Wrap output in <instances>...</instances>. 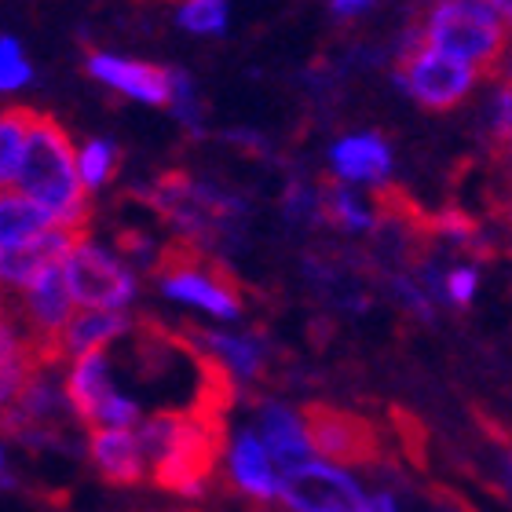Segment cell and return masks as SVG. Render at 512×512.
Wrapping results in <instances>:
<instances>
[{"instance_id": "f546056e", "label": "cell", "mask_w": 512, "mask_h": 512, "mask_svg": "<svg viewBox=\"0 0 512 512\" xmlns=\"http://www.w3.org/2000/svg\"><path fill=\"white\" fill-rule=\"evenodd\" d=\"M509 469H512V443H509Z\"/></svg>"}, {"instance_id": "4dcf8cb0", "label": "cell", "mask_w": 512, "mask_h": 512, "mask_svg": "<svg viewBox=\"0 0 512 512\" xmlns=\"http://www.w3.org/2000/svg\"><path fill=\"white\" fill-rule=\"evenodd\" d=\"M505 224H509V227H512V216H505Z\"/></svg>"}, {"instance_id": "8fae6325", "label": "cell", "mask_w": 512, "mask_h": 512, "mask_svg": "<svg viewBox=\"0 0 512 512\" xmlns=\"http://www.w3.org/2000/svg\"><path fill=\"white\" fill-rule=\"evenodd\" d=\"M88 74L99 77L103 85L118 88L125 96L150 103V107H169L172 103V70L158 63H132V59H114V55H92Z\"/></svg>"}, {"instance_id": "5bb4252c", "label": "cell", "mask_w": 512, "mask_h": 512, "mask_svg": "<svg viewBox=\"0 0 512 512\" xmlns=\"http://www.w3.org/2000/svg\"><path fill=\"white\" fill-rule=\"evenodd\" d=\"M260 443H264L271 465L282 472L300 469L311 461L308 436H304V425L300 417L282 403H264L260 406Z\"/></svg>"}, {"instance_id": "484cf974", "label": "cell", "mask_w": 512, "mask_h": 512, "mask_svg": "<svg viewBox=\"0 0 512 512\" xmlns=\"http://www.w3.org/2000/svg\"><path fill=\"white\" fill-rule=\"evenodd\" d=\"M487 8L502 19V26L505 30H512V0H487Z\"/></svg>"}, {"instance_id": "277c9868", "label": "cell", "mask_w": 512, "mask_h": 512, "mask_svg": "<svg viewBox=\"0 0 512 512\" xmlns=\"http://www.w3.org/2000/svg\"><path fill=\"white\" fill-rule=\"evenodd\" d=\"M417 33L436 52L469 63L480 77L498 74L509 48V30L487 8V0H436Z\"/></svg>"}, {"instance_id": "ffe728a7", "label": "cell", "mask_w": 512, "mask_h": 512, "mask_svg": "<svg viewBox=\"0 0 512 512\" xmlns=\"http://www.w3.org/2000/svg\"><path fill=\"white\" fill-rule=\"evenodd\" d=\"M33 118H37L33 107L0 110V191H8L11 183H19L22 150H26V136H30Z\"/></svg>"}, {"instance_id": "ac0fdd59", "label": "cell", "mask_w": 512, "mask_h": 512, "mask_svg": "<svg viewBox=\"0 0 512 512\" xmlns=\"http://www.w3.org/2000/svg\"><path fill=\"white\" fill-rule=\"evenodd\" d=\"M315 213L326 224L341 227V231H374L377 227V209L370 202H363L352 187H344L341 180H326L319 187L315 198Z\"/></svg>"}, {"instance_id": "2e32d148", "label": "cell", "mask_w": 512, "mask_h": 512, "mask_svg": "<svg viewBox=\"0 0 512 512\" xmlns=\"http://www.w3.org/2000/svg\"><path fill=\"white\" fill-rule=\"evenodd\" d=\"M110 388H114V384H110L107 348H99V352L77 355L74 370H70V377H66V384H63V399L70 403L77 421L88 428L92 425V414H96L99 399H103Z\"/></svg>"}, {"instance_id": "f1b7e54d", "label": "cell", "mask_w": 512, "mask_h": 512, "mask_svg": "<svg viewBox=\"0 0 512 512\" xmlns=\"http://www.w3.org/2000/svg\"><path fill=\"white\" fill-rule=\"evenodd\" d=\"M505 88H512V55H509V63H505Z\"/></svg>"}, {"instance_id": "d6986e66", "label": "cell", "mask_w": 512, "mask_h": 512, "mask_svg": "<svg viewBox=\"0 0 512 512\" xmlns=\"http://www.w3.org/2000/svg\"><path fill=\"white\" fill-rule=\"evenodd\" d=\"M52 224V216L44 213L37 202H30L26 194L0 191V249L22 246V242L44 235Z\"/></svg>"}, {"instance_id": "6da1fadb", "label": "cell", "mask_w": 512, "mask_h": 512, "mask_svg": "<svg viewBox=\"0 0 512 512\" xmlns=\"http://www.w3.org/2000/svg\"><path fill=\"white\" fill-rule=\"evenodd\" d=\"M136 439L158 491L198 498L227 450V417L202 406H165L139 425Z\"/></svg>"}, {"instance_id": "83f0119b", "label": "cell", "mask_w": 512, "mask_h": 512, "mask_svg": "<svg viewBox=\"0 0 512 512\" xmlns=\"http://www.w3.org/2000/svg\"><path fill=\"white\" fill-rule=\"evenodd\" d=\"M11 483V476H8V469H4V450H0V487H8Z\"/></svg>"}, {"instance_id": "7402d4cb", "label": "cell", "mask_w": 512, "mask_h": 512, "mask_svg": "<svg viewBox=\"0 0 512 512\" xmlns=\"http://www.w3.org/2000/svg\"><path fill=\"white\" fill-rule=\"evenodd\" d=\"M180 22L191 33H220L227 26V0H187Z\"/></svg>"}, {"instance_id": "44dd1931", "label": "cell", "mask_w": 512, "mask_h": 512, "mask_svg": "<svg viewBox=\"0 0 512 512\" xmlns=\"http://www.w3.org/2000/svg\"><path fill=\"white\" fill-rule=\"evenodd\" d=\"M118 147L110 143V139H92L85 150H81V161H77V169H81V183L85 187H99V183H107L114 172H118Z\"/></svg>"}, {"instance_id": "3957f363", "label": "cell", "mask_w": 512, "mask_h": 512, "mask_svg": "<svg viewBox=\"0 0 512 512\" xmlns=\"http://www.w3.org/2000/svg\"><path fill=\"white\" fill-rule=\"evenodd\" d=\"M150 275L158 278L165 297L194 304L216 319H238L242 315V282L227 264L202 249L191 235L172 238L150 264Z\"/></svg>"}, {"instance_id": "603a6c76", "label": "cell", "mask_w": 512, "mask_h": 512, "mask_svg": "<svg viewBox=\"0 0 512 512\" xmlns=\"http://www.w3.org/2000/svg\"><path fill=\"white\" fill-rule=\"evenodd\" d=\"M136 421H139V406L132 403L128 395L110 388V392L99 399L96 414H92V425L88 428H132Z\"/></svg>"}, {"instance_id": "7c38bea8", "label": "cell", "mask_w": 512, "mask_h": 512, "mask_svg": "<svg viewBox=\"0 0 512 512\" xmlns=\"http://www.w3.org/2000/svg\"><path fill=\"white\" fill-rule=\"evenodd\" d=\"M128 330H132V319L121 315V311H96V308L74 311V315L66 319L63 330L55 333L52 359L63 363V359L99 352V348H107L114 337H125Z\"/></svg>"}, {"instance_id": "9c48e42d", "label": "cell", "mask_w": 512, "mask_h": 512, "mask_svg": "<svg viewBox=\"0 0 512 512\" xmlns=\"http://www.w3.org/2000/svg\"><path fill=\"white\" fill-rule=\"evenodd\" d=\"M88 231H92V224H52L44 235L30 238L22 246L0 249V282L15 289L30 286L48 264H59L77 246H85Z\"/></svg>"}, {"instance_id": "8992f818", "label": "cell", "mask_w": 512, "mask_h": 512, "mask_svg": "<svg viewBox=\"0 0 512 512\" xmlns=\"http://www.w3.org/2000/svg\"><path fill=\"white\" fill-rule=\"evenodd\" d=\"M399 81H403L414 103L443 114V110H454L461 99L469 96L480 74L454 55L436 52L432 44L421 41V33L410 30L403 41V55H399Z\"/></svg>"}, {"instance_id": "30bf717a", "label": "cell", "mask_w": 512, "mask_h": 512, "mask_svg": "<svg viewBox=\"0 0 512 512\" xmlns=\"http://www.w3.org/2000/svg\"><path fill=\"white\" fill-rule=\"evenodd\" d=\"M88 458L110 487H139L147 480V461L132 428H88Z\"/></svg>"}, {"instance_id": "9a60e30c", "label": "cell", "mask_w": 512, "mask_h": 512, "mask_svg": "<svg viewBox=\"0 0 512 512\" xmlns=\"http://www.w3.org/2000/svg\"><path fill=\"white\" fill-rule=\"evenodd\" d=\"M231 480L253 502L278 498V472L271 465V458H267V450L256 432H242L235 439V447H231Z\"/></svg>"}, {"instance_id": "52a82bcc", "label": "cell", "mask_w": 512, "mask_h": 512, "mask_svg": "<svg viewBox=\"0 0 512 512\" xmlns=\"http://www.w3.org/2000/svg\"><path fill=\"white\" fill-rule=\"evenodd\" d=\"M278 498L293 512H370L363 487L348 472L308 461L278 476Z\"/></svg>"}, {"instance_id": "4316f807", "label": "cell", "mask_w": 512, "mask_h": 512, "mask_svg": "<svg viewBox=\"0 0 512 512\" xmlns=\"http://www.w3.org/2000/svg\"><path fill=\"white\" fill-rule=\"evenodd\" d=\"M370 0H333V11L337 15H355V11H363Z\"/></svg>"}, {"instance_id": "d4e9b609", "label": "cell", "mask_w": 512, "mask_h": 512, "mask_svg": "<svg viewBox=\"0 0 512 512\" xmlns=\"http://www.w3.org/2000/svg\"><path fill=\"white\" fill-rule=\"evenodd\" d=\"M33 77V66L22 59V48L11 37H0V88H19Z\"/></svg>"}, {"instance_id": "7a4b0ae2", "label": "cell", "mask_w": 512, "mask_h": 512, "mask_svg": "<svg viewBox=\"0 0 512 512\" xmlns=\"http://www.w3.org/2000/svg\"><path fill=\"white\" fill-rule=\"evenodd\" d=\"M22 194L37 202L55 224H92L88 187L81 183L77 150L66 125L48 110H37V118L26 136L19 169Z\"/></svg>"}, {"instance_id": "e0dca14e", "label": "cell", "mask_w": 512, "mask_h": 512, "mask_svg": "<svg viewBox=\"0 0 512 512\" xmlns=\"http://www.w3.org/2000/svg\"><path fill=\"white\" fill-rule=\"evenodd\" d=\"M191 333L205 352H213L231 370V377L260 381L267 374V348L256 337H231V333H205V330H191Z\"/></svg>"}, {"instance_id": "cb8c5ba5", "label": "cell", "mask_w": 512, "mask_h": 512, "mask_svg": "<svg viewBox=\"0 0 512 512\" xmlns=\"http://www.w3.org/2000/svg\"><path fill=\"white\" fill-rule=\"evenodd\" d=\"M476 289H480V271L469 264L450 267L447 275L439 278V293H443V300H450L454 308H469L472 297H476Z\"/></svg>"}, {"instance_id": "4fadbf2b", "label": "cell", "mask_w": 512, "mask_h": 512, "mask_svg": "<svg viewBox=\"0 0 512 512\" xmlns=\"http://www.w3.org/2000/svg\"><path fill=\"white\" fill-rule=\"evenodd\" d=\"M330 165L341 183H370V187L377 183V187H384L388 172H392V147L377 132L348 136L330 150Z\"/></svg>"}, {"instance_id": "5b68a950", "label": "cell", "mask_w": 512, "mask_h": 512, "mask_svg": "<svg viewBox=\"0 0 512 512\" xmlns=\"http://www.w3.org/2000/svg\"><path fill=\"white\" fill-rule=\"evenodd\" d=\"M297 417L304 425L311 454H319L333 465H359V469H374L384 461V436L370 417L341 410L333 403L300 406Z\"/></svg>"}, {"instance_id": "ba28073f", "label": "cell", "mask_w": 512, "mask_h": 512, "mask_svg": "<svg viewBox=\"0 0 512 512\" xmlns=\"http://www.w3.org/2000/svg\"><path fill=\"white\" fill-rule=\"evenodd\" d=\"M66 282L74 293V304L96 311H121L128 300L136 297V278L128 275V267L118 264L110 253L96 246H77L63 260Z\"/></svg>"}]
</instances>
